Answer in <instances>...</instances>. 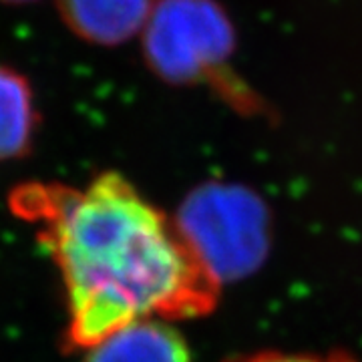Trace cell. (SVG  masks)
Returning a JSON list of instances; mask_svg holds the SVG:
<instances>
[{
    "label": "cell",
    "mask_w": 362,
    "mask_h": 362,
    "mask_svg": "<svg viewBox=\"0 0 362 362\" xmlns=\"http://www.w3.org/2000/svg\"><path fill=\"white\" fill-rule=\"evenodd\" d=\"M16 218L35 226L65 286L66 352L87 350L141 318L207 316L221 282L169 218L117 171L77 189L30 181L8 197Z\"/></svg>",
    "instance_id": "cell-1"
},
{
    "label": "cell",
    "mask_w": 362,
    "mask_h": 362,
    "mask_svg": "<svg viewBox=\"0 0 362 362\" xmlns=\"http://www.w3.org/2000/svg\"><path fill=\"white\" fill-rule=\"evenodd\" d=\"M141 39L145 63L165 83L240 93L226 81L235 35L216 0H157Z\"/></svg>",
    "instance_id": "cell-2"
},
{
    "label": "cell",
    "mask_w": 362,
    "mask_h": 362,
    "mask_svg": "<svg viewBox=\"0 0 362 362\" xmlns=\"http://www.w3.org/2000/svg\"><path fill=\"white\" fill-rule=\"evenodd\" d=\"M175 223L220 282L247 276L268 252V211L242 185L195 187L181 202Z\"/></svg>",
    "instance_id": "cell-3"
},
{
    "label": "cell",
    "mask_w": 362,
    "mask_h": 362,
    "mask_svg": "<svg viewBox=\"0 0 362 362\" xmlns=\"http://www.w3.org/2000/svg\"><path fill=\"white\" fill-rule=\"evenodd\" d=\"M157 0H57L66 28L93 45L117 47L141 33Z\"/></svg>",
    "instance_id": "cell-4"
},
{
    "label": "cell",
    "mask_w": 362,
    "mask_h": 362,
    "mask_svg": "<svg viewBox=\"0 0 362 362\" xmlns=\"http://www.w3.org/2000/svg\"><path fill=\"white\" fill-rule=\"evenodd\" d=\"M83 362H194L185 338L168 320L125 324L85 350Z\"/></svg>",
    "instance_id": "cell-5"
},
{
    "label": "cell",
    "mask_w": 362,
    "mask_h": 362,
    "mask_svg": "<svg viewBox=\"0 0 362 362\" xmlns=\"http://www.w3.org/2000/svg\"><path fill=\"white\" fill-rule=\"evenodd\" d=\"M37 127L39 111L28 78L0 65V161L26 156L33 149Z\"/></svg>",
    "instance_id": "cell-6"
},
{
    "label": "cell",
    "mask_w": 362,
    "mask_h": 362,
    "mask_svg": "<svg viewBox=\"0 0 362 362\" xmlns=\"http://www.w3.org/2000/svg\"><path fill=\"white\" fill-rule=\"evenodd\" d=\"M226 362H354L349 356L332 352V354H304V352H278V350H264L242 354Z\"/></svg>",
    "instance_id": "cell-7"
},
{
    "label": "cell",
    "mask_w": 362,
    "mask_h": 362,
    "mask_svg": "<svg viewBox=\"0 0 362 362\" xmlns=\"http://www.w3.org/2000/svg\"><path fill=\"white\" fill-rule=\"evenodd\" d=\"M0 2H6V4H26V2H33V0H0Z\"/></svg>",
    "instance_id": "cell-8"
}]
</instances>
